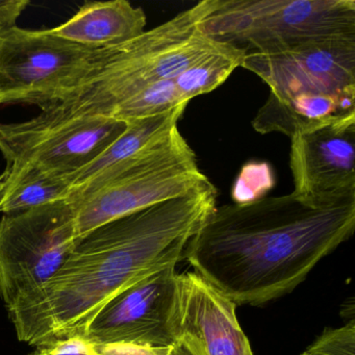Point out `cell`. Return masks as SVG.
Segmentation results:
<instances>
[{
    "instance_id": "obj_1",
    "label": "cell",
    "mask_w": 355,
    "mask_h": 355,
    "mask_svg": "<svg viewBox=\"0 0 355 355\" xmlns=\"http://www.w3.org/2000/svg\"><path fill=\"white\" fill-rule=\"evenodd\" d=\"M216 200L213 186L145 207L83 236L46 284L7 307L18 340L40 348L85 338L118 295L184 259L187 244L215 211Z\"/></svg>"
},
{
    "instance_id": "obj_2",
    "label": "cell",
    "mask_w": 355,
    "mask_h": 355,
    "mask_svg": "<svg viewBox=\"0 0 355 355\" xmlns=\"http://www.w3.org/2000/svg\"><path fill=\"white\" fill-rule=\"evenodd\" d=\"M355 230V200L318 207L297 197H263L216 207L184 259L236 305L266 304L292 292Z\"/></svg>"
},
{
    "instance_id": "obj_3",
    "label": "cell",
    "mask_w": 355,
    "mask_h": 355,
    "mask_svg": "<svg viewBox=\"0 0 355 355\" xmlns=\"http://www.w3.org/2000/svg\"><path fill=\"white\" fill-rule=\"evenodd\" d=\"M242 67L270 87L252 126L294 135L355 117V35L273 53H246Z\"/></svg>"
},
{
    "instance_id": "obj_4",
    "label": "cell",
    "mask_w": 355,
    "mask_h": 355,
    "mask_svg": "<svg viewBox=\"0 0 355 355\" xmlns=\"http://www.w3.org/2000/svg\"><path fill=\"white\" fill-rule=\"evenodd\" d=\"M215 0H202L165 24L107 49L96 71L69 101L57 103L72 115L105 116L145 87L174 78L223 43L209 38L200 22Z\"/></svg>"
},
{
    "instance_id": "obj_5",
    "label": "cell",
    "mask_w": 355,
    "mask_h": 355,
    "mask_svg": "<svg viewBox=\"0 0 355 355\" xmlns=\"http://www.w3.org/2000/svg\"><path fill=\"white\" fill-rule=\"evenodd\" d=\"M214 184L199 169L178 128L103 176L80 196L74 207L78 241L95 228L162 201Z\"/></svg>"
},
{
    "instance_id": "obj_6",
    "label": "cell",
    "mask_w": 355,
    "mask_h": 355,
    "mask_svg": "<svg viewBox=\"0 0 355 355\" xmlns=\"http://www.w3.org/2000/svg\"><path fill=\"white\" fill-rule=\"evenodd\" d=\"M200 30L246 53L288 51L355 35L354 0H215Z\"/></svg>"
},
{
    "instance_id": "obj_7",
    "label": "cell",
    "mask_w": 355,
    "mask_h": 355,
    "mask_svg": "<svg viewBox=\"0 0 355 355\" xmlns=\"http://www.w3.org/2000/svg\"><path fill=\"white\" fill-rule=\"evenodd\" d=\"M109 49L71 42L51 30L0 28V105L43 107L69 101Z\"/></svg>"
},
{
    "instance_id": "obj_8",
    "label": "cell",
    "mask_w": 355,
    "mask_h": 355,
    "mask_svg": "<svg viewBox=\"0 0 355 355\" xmlns=\"http://www.w3.org/2000/svg\"><path fill=\"white\" fill-rule=\"evenodd\" d=\"M126 126L114 118L72 115L49 105L28 121L0 123V151L7 164L31 165L69 184Z\"/></svg>"
},
{
    "instance_id": "obj_9",
    "label": "cell",
    "mask_w": 355,
    "mask_h": 355,
    "mask_svg": "<svg viewBox=\"0 0 355 355\" xmlns=\"http://www.w3.org/2000/svg\"><path fill=\"white\" fill-rule=\"evenodd\" d=\"M78 242L69 199L0 219V297L7 307L46 284Z\"/></svg>"
},
{
    "instance_id": "obj_10",
    "label": "cell",
    "mask_w": 355,
    "mask_h": 355,
    "mask_svg": "<svg viewBox=\"0 0 355 355\" xmlns=\"http://www.w3.org/2000/svg\"><path fill=\"white\" fill-rule=\"evenodd\" d=\"M294 194L318 205L355 200V117L291 138Z\"/></svg>"
},
{
    "instance_id": "obj_11",
    "label": "cell",
    "mask_w": 355,
    "mask_h": 355,
    "mask_svg": "<svg viewBox=\"0 0 355 355\" xmlns=\"http://www.w3.org/2000/svg\"><path fill=\"white\" fill-rule=\"evenodd\" d=\"M236 304L195 272L176 274L168 328L192 355H254Z\"/></svg>"
},
{
    "instance_id": "obj_12",
    "label": "cell",
    "mask_w": 355,
    "mask_h": 355,
    "mask_svg": "<svg viewBox=\"0 0 355 355\" xmlns=\"http://www.w3.org/2000/svg\"><path fill=\"white\" fill-rule=\"evenodd\" d=\"M176 265L170 263L153 272L118 295L97 315L85 340L92 345H173L168 317L178 274Z\"/></svg>"
},
{
    "instance_id": "obj_13",
    "label": "cell",
    "mask_w": 355,
    "mask_h": 355,
    "mask_svg": "<svg viewBox=\"0 0 355 355\" xmlns=\"http://www.w3.org/2000/svg\"><path fill=\"white\" fill-rule=\"evenodd\" d=\"M146 15L126 0L89 3L65 24L51 30L71 42L92 47L119 46L145 32Z\"/></svg>"
},
{
    "instance_id": "obj_14",
    "label": "cell",
    "mask_w": 355,
    "mask_h": 355,
    "mask_svg": "<svg viewBox=\"0 0 355 355\" xmlns=\"http://www.w3.org/2000/svg\"><path fill=\"white\" fill-rule=\"evenodd\" d=\"M187 105L188 103H184L161 115L126 122L125 130L98 157L72 176L70 198L80 196L114 168L178 128Z\"/></svg>"
},
{
    "instance_id": "obj_15",
    "label": "cell",
    "mask_w": 355,
    "mask_h": 355,
    "mask_svg": "<svg viewBox=\"0 0 355 355\" xmlns=\"http://www.w3.org/2000/svg\"><path fill=\"white\" fill-rule=\"evenodd\" d=\"M70 184L24 164H7L0 174V213L12 215L70 198Z\"/></svg>"
},
{
    "instance_id": "obj_16",
    "label": "cell",
    "mask_w": 355,
    "mask_h": 355,
    "mask_svg": "<svg viewBox=\"0 0 355 355\" xmlns=\"http://www.w3.org/2000/svg\"><path fill=\"white\" fill-rule=\"evenodd\" d=\"M246 53L232 45L222 44L220 49L195 62L174 78L178 90L184 101L207 94L221 86L238 67H242Z\"/></svg>"
},
{
    "instance_id": "obj_17",
    "label": "cell",
    "mask_w": 355,
    "mask_h": 355,
    "mask_svg": "<svg viewBox=\"0 0 355 355\" xmlns=\"http://www.w3.org/2000/svg\"><path fill=\"white\" fill-rule=\"evenodd\" d=\"M184 103H189L182 98L174 78H168L145 87L116 105L107 117L130 122L167 113Z\"/></svg>"
},
{
    "instance_id": "obj_18",
    "label": "cell",
    "mask_w": 355,
    "mask_h": 355,
    "mask_svg": "<svg viewBox=\"0 0 355 355\" xmlns=\"http://www.w3.org/2000/svg\"><path fill=\"white\" fill-rule=\"evenodd\" d=\"M273 167L267 162L251 161L245 164L234 180L232 198L234 205H247L267 197L275 186Z\"/></svg>"
},
{
    "instance_id": "obj_19",
    "label": "cell",
    "mask_w": 355,
    "mask_h": 355,
    "mask_svg": "<svg viewBox=\"0 0 355 355\" xmlns=\"http://www.w3.org/2000/svg\"><path fill=\"white\" fill-rule=\"evenodd\" d=\"M311 355H355V322L340 328L326 329L309 348Z\"/></svg>"
},
{
    "instance_id": "obj_20",
    "label": "cell",
    "mask_w": 355,
    "mask_h": 355,
    "mask_svg": "<svg viewBox=\"0 0 355 355\" xmlns=\"http://www.w3.org/2000/svg\"><path fill=\"white\" fill-rule=\"evenodd\" d=\"M174 345V344H173ZM173 345L166 347L143 346V345L113 343V344L92 345V355H170Z\"/></svg>"
},
{
    "instance_id": "obj_21",
    "label": "cell",
    "mask_w": 355,
    "mask_h": 355,
    "mask_svg": "<svg viewBox=\"0 0 355 355\" xmlns=\"http://www.w3.org/2000/svg\"><path fill=\"white\" fill-rule=\"evenodd\" d=\"M30 3L28 0H0V28L15 26Z\"/></svg>"
},
{
    "instance_id": "obj_22",
    "label": "cell",
    "mask_w": 355,
    "mask_h": 355,
    "mask_svg": "<svg viewBox=\"0 0 355 355\" xmlns=\"http://www.w3.org/2000/svg\"><path fill=\"white\" fill-rule=\"evenodd\" d=\"M170 355H192V353L180 343H174L173 349H172Z\"/></svg>"
},
{
    "instance_id": "obj_23",
    "label": "cell",
    "mask_w": 355,
    "mask_h": 355,
    "mask_svg": "<svg viewBox=\"0 0 355 355\" xmlns=\"http://www.w3.org/2000/svg\"><path fill=\"white\" fill-rule=\"evenodd\" d=\"M30 355H41L40 351H39V349L37 348V350L35 351V352H33L32 354Z\"/></svg>"
},
{
    "instance_id": "obj_24",
    "label": "cell",
    "mask_w": 355,
    "mask_h": 355,
    "mask_svg": "<svg viewBox=\"0 0 355 355\" xmlns=\"http://www.w3.org/2000/svg\"><path fill=\"white\" fill-rule=\"evenodd\" d=\"M301 355H311L309 353H307L306 351H304V352L302 353Z\"/></svg>"
}]
</instances>
